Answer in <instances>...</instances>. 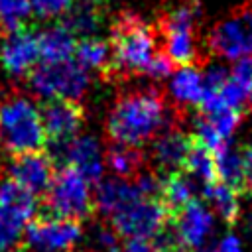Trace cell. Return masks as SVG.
Instances as JSON below:
<instances>
[{
	"label": "cell",
	"instance_id": "obj_1",
	"mask_svg": "<svg viewBox=\"0 0 252 252\" xmlns=\"http://www.w3.org/2000/svg\"><path fill=\"white\" fill-rule=\"evenodd\" d=\"M167 124V106L156 89L122 94L106 120V134L112 144L140 148L156 138Z\"/></svg>",
	"mask_w": 252,
	"mask_h": 252
},
{
	"label": "cell",
	"instance_id": "obj_2",
	"mask_svg": "<svg viewBox=\"0 0 252 252\" xmlns=\"http://www.w3.org/2000/svg\"><path fill=\"white\" fill-rule=\"evenodd\" d=\"M110 71L118 75L146 73L156 57L154 28L136 14H120L110 30Z\"/></svg>",
	"mask_w": 252,
	"mask_h": 252
},
{
	"label": "cell",
	"instance_id": "obj_3",
	"mask_svg": "<svg viewBox=\"0 0 252 252\" xmlns=\"http://www.w3.org/2000/svg\"><path fill=\"white\" fill-rule=\"evenodd\" d=\"M0 146L10 156L41 152L47 146L39 108L26 96L0 102Z\"/></svg>",
	"mask_w": 252,
	"mask_h": 252
},
{
	"label": "cell",
	"instance_id": "obj_4",
	"mask_svg": "<svg viewBox=\"0 0 252 252\" xmlns=\"http://www.w3.org/2000/svg\"><path fill=\"white\" fill-rule=\"evenodd\" d=\"M45 213L71 220H87L94 213V197L91 181L73 165H61L45 193Z\"/></svg>",
	"mask_w": 252,
	"mask_h": 252
},
{
	"label": "cell",
	"instance_id": "obj_5",
	"mask_svg": "<svg viewBox=\"0 0 252 252\" xmlns=\"http://www.w3.org/2000/svg\"><path fill=\"white\" fill-rule=\"evenodd\" d=\"M30 87L43 98H69L77 100L89 89V71L75 59L37 63L28 75Z\"/></svg>",
	"mask_w": 252,
	"mask_h": 252
},
{
	"label": "cell",
	"instance_id": "obj_6",
	"mask_svg": "<svg viewBox=\"0 0 252 252\" xmlns=\"http://www.w3.org/2000/svg\"><path fill=\"white\" fill-rule=\"evenodd\" d=\"M199 18L197 2H183L171 8L161 20L159 30L165 41V55L173 65H193L197 59L195 45V22Z\"/></svg>",
	"mask_w": 252,
	"mask_h": 252
},
{
	"label": "cell",
	"instance_id": "obj_7",
	"mask_svg": "<svg viewBox=\"0 0 252 252\" xmlns=\"http://www.w3.org/2000/svg\"><path fill=\"white\" fill-rule=\"evenodd\" d=\"M83 234L79 220L53 215H37L24 228L26 252H71Z\"/></svg>",
	"mask_w": 252,
	"mask_h": 252
},
{
	"label": "cell",
	"instance_id": "obj_8",
	"mask_svg": "<svg viewBox=\"0 0 252 252\" xmlns=\"http://www.w3.org/2000/svg\"><path fill=\"white\" fill-rule=\"evenodd\" d=\"M110 220L114 232L122 238L150 240L167 226L169 213L159 199H140L110 217Z\"/></svg>",
	"mask_w": 252,
	"mask_h": 252
},
{
	"label": "cell",
	"instance_id": "obj_9",
	"mask_svg": "<svg viewBox=\"0 0 252 252\" xmlns=\"http://www.w3.org/2000/svg\"><path fill=\"white\" fill-rule=\"evenodd\" d=\"M39 116L47 146H51L57 154L79 136L85 122L83 106L69 98H45L39 106Z\"/></svg>",
	"mask_w": 252,
	"mask_h": 252
},
{
	"label": "cell",
	"instance_id": "obj_10",
	"mask_svg": "<svg viewBox=\"0 0 252 252\" xmlns=\"http://www.w3.org/2000/svg\"><path fill=\"white\" fill-rule=\"evenodd\" d=\"M213 53L226 59H240L252 53V6L217 24L209 33Z\"/></svg>",
	"mask_w": 252,
	"mask_h": 252
},
{
	"label": "cell",
	"instance_id": "obj_11",
	"mask_svg": "<svg viewBox=\"0 0 252 252\" xmlns=\"http://www.w3.org/2000/svg\"><path fill=\"white\" fill-rule=\"evenodd\" d=\"M37 35L26 26L6 32L0 41V63L12 77H28L39 61Z\"/></svg>",
	"mask_w": 252,
	"mask_h": 252
},
{
	"label": "cell",
	"instance_id": "obj_12",
	"mask_svg": "<svg viewBox=\"0 0 252 252\" xmlns=\"http://www.w3.org/2000/svg\"><path fill=\"white\" fill-rule=\"evenodd\" d=\"M6 177L33 193L35 197L45 195L47 187L51 183V177L55 173L53 169V158L45 152H30L12 156L6 165Z\"/></svg>",
	"mask_w": 252,
	"mask_h": 252
},
{
	"label": "cell",
	"instance_id": "obj_13",
	"mask_svg": "<svg viewBox=\"0 0 252 252\" xmlns=\"http://www.w3.org/2000/svg\"><path fill=\"white\" fill-rule=\"evenodd\" d=\"M169 226L175 232L181 246L189 250H199L205 246V242L213 234L215 219H213V213L195 199L183 209H179L175 215H171Z\"/></svg>",
	"mask_w": 252,
	"mask_h": 252
},
{
	"label": "cell",
	"instance_id": "obj_14",
	"mask_svg": "<svg viewBox=\"0 0 252 252\" xmlns=\"http://www.w3.org/2000/svg\"><path fill=\"white\" fill-rule=\"evenodd\" d=\"M59 156L89 181H100L104 173V156L100 152V144L93 136H77L59 152Z\"/></svg>",
	"mask_w": 252,
	"mask_h": 252
},
{
	"label": "cell",
	"instance_id": "obj_15",
	"mask_svg": "<svg viewBox=\"0 0 252 252\" xmlns=\"http://www.w3.org/2000/svg\"><path fill=\"white\" fill-rule=\"evenodd\" d=\"M148 199L142 195L140 187L136 185L134 179H118V177H108L104 181H98L96 193H94V209H98L106 217H114L128 205Z\"/></svg>",
	"mask_w": 252,
	"mask_h": 252
},
{
	"label": "cell",
	"instance_id": "obj_16",
	"mask_svg": "<svg viewBox=\"0 0 252 252\" xmlns=\"http://www.w3.org/2000/svg\"><path fill=\"white\" fill-rule=\"evenodd\" d=\"M193 136L185 134L183 130L177 128H167L163 130L152 146V154H154V161L159 165V169L163 173H171V171H181L191 148Z\"/></svg>",
	"mask_w": 252,
	"mask_h": 252
},
{
	"label": "cell",
	"instance_id": "obj_17",
	"mask_svg": "<svg viewBox=\"0 0 252 252\" xmlns=\"http://www.w3.org/2000/svg\"><path fill=\"white\" fill-rule=\"evenodd\" d=\"M195 179L187 171H171L161 175V191H159V201L171 215H175L179 209L195 201Z\"/></svg>",
	"mask_w": 252,
	"mask_h": 252
},
{
	"label": "cell",
	"instance_id": "obj_18",
	"mask_svg": "<svg viewBox=\"0 0 252 252\" xmlns=\"http://www.w3.org/2000/svg\"><path fill=\"white\" fill-rule=\"evenodd\" d=\"M35 35H37L41 61L53 63V61H67L73 57L77 41H75V35L63 24L49 26Z\"/></svg>",
	"mask_w": 252,
	"mask_h": 252
},
{
	"label": "cell",
	"instance_id": "obj_19",
	"mask_svg": "<svg viewBox=\"0 0 252 252\" xmlns=\"http://www.w3.org/2000/svg\"><path fill=\"white\" fill-rule=\"evenodd\" d=\"M169 93L179 104L199 106L203 98V73L195 65L179 67L169 83Z\"/></svg>",
	"mask_w": 252,
	"mask_h": 252
},
{
	"label": "cell",
	"instance_id": "obj_20",
	"mask_svg": "<svg viewBox=\"0 0 252 252\" xmlns=\"http://www.w3.org/2000/svg\"><path fill=\"white\" fill-rule=\"evenodd\" d=\"M0 207L8 209L10 213L30 222L35 217L37 197L28 189H24L22 185H18L16 181H12L10 177H6L0 179Z\"/></svg>",
	"mask_w": 252,
	"mask_h": 252
},
{
	"label": "cell",
	"instance_id": "obj_21",
	"mask_svg": "<svg viewBox=\"0 0 252 252\" xmlns=\"http://www.w3.org/2000/svg\"><path fill=\"white\" fill-rule=\"evenodd\" d=\"M215 156V169H217V181L232 187L236 193L244 191V167H242V156L236 154L228 144L220 146Z\"/></svg>",
	"mask_w": 252,
	"mask_h": 252
},
{
	"label": "cell",
	"instance_id": "obj_22",
	"mask_svg": "<svg viewBox=\"0 0 252 252\" xmlns=\"http://www.w3.org/2000/svg\"><path fill=\"white\" fill-rule=\"evenodd\" d=\"M75 61L83 69H94L108 73L110 71V43L98 37H83L75 45Z\"/></svg>",
	"mask_w": 252,
	"mask_h": 252
},
{
	"label": "cell",
	"instance_id": "obj_23",
	"mask_svg": "<svg viewBox=\"0 0 252 252\" xmlns=\"http://www.w3.org/2000/svg\"><path fill=\"white\" fill-rule=\"evenodd\" d=\"M203 197L215 207V211L226 224L236 222V219L240 215V203H238V193L232 187H228L220 181H213L203 187Z\"/></svg>",
	"mask_w": 252,
	"mask_h": 252
},
{
	"label": "cell",
	"instance_id": "obj_24",
	"mask_svg": "<svg viewBox=\"0 0 252 252\" xmlns=\"http://www.w3.org/2000/svg\"><path fill=\"white\" fill-rule=\"evenodd\" d=\"M106 165L118 179H134L142 173L144 158L138 148H128L120 144H112L106 152Z\"/></svg>",
	"mask_w": 252,
	"mask_h": 252
},
{
	"label": "cell",
	"instance_id": "obj_25",
	"mask_svg": "<svg viewBox=\"0 0 252 252\" xmlns=\"http://www.w3.org/2000/svg\"><path fill=\"white\" fill-rule=\"evenodd\" d=\"M183 171H187L195 181H201L203 187L213 183V181H217L215 156H213V152L209 148H205L201 142H197L195 136H193V142H191V148H189Z\"/></svg>",
	"mask_w": 252,
	"mask_h": 252
},
{
	"label": "cell",
	"instance_id": "obj_26",
	"mask_svg": "<svg viewBox=\"0 0 252 252\" xmlns=\"http://www.w3.org/2000/svg\"><path fill=\"white\" fill-rule=\"evenodd\" d=\"M73 35L93 37L100 26V8L91 4H73V8L63 16L61 22Z\"/></svg>",
	"mask_w": 252,
	"mask_h": 252
},
{
	"label": "cell",
	"instance_id": "obj_27",
	"mask_svg": "<svg viewBox=\"0 0 252 252\" xmlns=\"http://www.w3.org/2000/svg\"><path fill=\"white\" fill-rule=\"evenodd\" d=\"M26 224L24 219L0 207V252H18L22 248L20 240Z\"/></svg>",
	"mask_w": 252,
	"mask_h": 252
},
{
	"label": "cell",
	"instance_id": "obj_28",
	"mask_svg": "<svg viewBox=\"0 0 252 252\" xmlns=\"http://www.w3.org/2000/svg\"><path fill=\"white\" fill-rule=\"evenodd\" d=\"M32 14L30 0H0V28L12 32L24 26V20Z\"/></svg>",
	"mask_w": 252,
	"mask_h": 252
},
{
	"label": "cell",
	"instance_id": "obj_29",
	"mask_svg": "<svg viewBox=\"0 0 252 252\" xmlns=\"http://www.w3.org/2000/svg\"><path fill=\"white\" fill-rule=\"evenodd\" d=\"M30 4L39 18H61L73 8L75 0H30Z\"/></svg>",
	"mask_w": 252,
	"mask_h": 252
},
{
	"label": "cell",
	"instance_id": "obj_30",
	"mask_svg": "<svg viewBox=\"0 0 252 252\" xmlns=\"http://www.w3.org/2000/svg\"><path fill=\"white\" fill-rule=\"evenodd\" d=\"M230 79L244 91V94L248 96V102L252 106V57L236 59V63L230 71Z\"/></svg>",
	"mask_w": 252,
	"mask_h": 252
},
{
	"label": "cell",
	"instance_id": "obj_31",
	"mask_svg": "<svg viewBox=\"0 0 252 252\" xmlns=\"http://www.w3.org/2000/svg\"><path fill=\"white\" fill-rule=\"evenodd\" d=\"M94 246L98 252H120V240H118V234L114 232V228L110 226H100L96 232H94Z\"/></svg>",
	"mask_w": 252,
	"mask_h": 252
},
{
	"label": "cell",
	"instance_id": "obj_32",
	"mask_svg": "<svg viewBox=\"0 0 252 252\" xmlns=\"http://www.w3.org/2000/svg\"><path fill=\"white\" fill-rule=\"evenodd\" d=\"M173 67L175 65L171 63V59L165 53H156V57L152 59L150 67L146 69V75H150L154 79H163V77L173 73Z\"/></svg>",
	"mask_w": 252,
	"mask_h": 252
},
{
	"label": "cell",
	"instance_id": "obj_33",
	"mask_svg": "<svg viewBox=\"0 0 252 252\" xmlns=\"http://www.w3.org/2000/svg\"><path fill=\"white\" fill-rule=\"evenodd\" d=\"M209 252H242V244H240V240L234 234H226Z\"/></svg>",
	"mask_w": 252,
	"mask_h": 252
},
{
	"label": "cell",
	"instance_id": "obj_34",
	"mask_svg": "<svg viewBox=\"0 0 252 252\" xmlns=\"http://www.w3.org/2000/svg\"><path fill=\"white\" fill-rule=\"evenodd\" d=\"M242 167H244V189L252 195V146H248L242 154Z\"/></svg>",
	"mask_w": 252,
	"mask_h": 252
},
{
	"label": "cell",
	"instance_id": "obj_35",
	"mask_svg": "<svg viewBox=\"0 0 252 252\" xmlns=\"http://www.w3.org/2000/svg\"><path fill=\"white\" fill-rule=\"evenodd\" d=\"M120 252H158V250H156V246H154L152 242H148V240H128V242L120 248Z\"/></svg>",
	"mask_w": 252,
	"mask_h": 252
},
{
	"label": "cell",
	"instance_id": "obj_36",
	"mask_svg": "<svg viewBox=\"0 0 252 252\" xmlns=\"http://www.w3.org/2000/svg\"><path fill=\"white\" fill-rule=\"evenodd\" d=\"M2 37H4V30L0 28V41H2Z\"/></svg>",
	"mask_w": 252,
	"mask_h": 252
}]
</instances>
